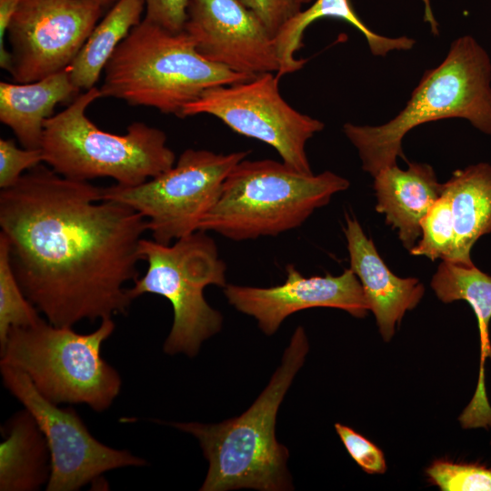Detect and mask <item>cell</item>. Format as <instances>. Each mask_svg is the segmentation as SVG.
I'll use <instances>...</instances> for the list:
<instances>
[{"label": "cell", "mask_w": 491, "mask_h": 491, "mask_svg": "<svg viewBox=\"0 0 491 491\" xmlns=\"http://www.w3.org/2000/svg\"><path fill=\"white\" fill-rule=\"evenodd\" d=\"M0 226L27 299L51 325L125 315L146 219L42 164L0 192Z\"/></svg>", "instance_id": "obj_1"}, {"label": "cell", "mask_w": 491, "mask_h": 491, "mask_svg": "<svg viewBox=\"0 0 491 491\" xmlns=\"http://www.w3.org/2000/svg\"><path fill=\"white\" fill-rule=\"evenodd\" d=\"M308 349L305 329L298 326L268 385L239 416L218 424L169 423L199 441L209 465L201 491L292 489L286 467L289 452L276 440L275 426L279 406Z\"/></svg>", "instance_id": "obj_2"}, {"label": "cell", "mask_w": 491, "mask_h": 491, "mask_svg": "<svg viewBox=\"0 0 491 491\" xmlns=\"http://www.w3.org/2000/svg\"><path fill=\"white\" fill-rule=\"evenodd\" d=\"M446 118H463L491 135V60L471 35L456 39L446 58L426 70L396 116L384 125L346 123L343 131L356 148L362 169L373 177L396 165L402 140L413 128Z\"/></svg>", "instance_id": "obj_3"}, {"label": "cell", "mask_w": 491, "mask_h": 491, "mask_svg": "<svg viewBox=\"0 0 491 491\" xmlns=\"http://www.w3.org/2000/svg\"><path fill=\"white\" fill-rule=\"evenodd\" d=\"M254 77L203 57L185 31L143 20L120 43L104 69L103 97L181 117L205 90Z\"/></svg>", "instance_id": "obj_4"}, {"label": "cell", "mask_w": 491, "mask_h": 491, "mask_svg": "<svg viewBox=\"0 0 491 491\" xmlns=\"http://www.w3.org/2000/svg\"><path fill=\"white\" fill-rule=\"evenodd\" d=\"M349 185L331 171L307 175L283 161L245 158L225 178L199 230L234 241L276 236L300 226Z\"/></svg>", "instance_id": "obj_5"}, {"label": "cell", "mask_w": 491, "mask_h": 491, "mask_svg": "<svg viewBox=\"0 0 491 491\" xmlns=\"http://www.w3.org/2000/svg\"><path fill=\"white\" fill-rule=\"evenodd\" d=\"M101 97L94 86L45 122L44 163L66 178L89 182L110 177L120 185H137L175 165V155L159 128L134 122L125 134L116 135L96 126L86 109Z\"/></svg>", "instance_id": "obj_6"}, {"label": "cell", "mask_w": 491, "mask_h": 491, "mask_svg": "<svg viewBox=\"0 0 491 491\" xmlns=\"http://www.w3.org/2000/svg\"><path fill=\"white\" fill-rule=\"evenodd\" d=\"M115 328L113 319L105 318L95 331L80 334L41 318L8 332L0 346V363L24 372L55 404H85L103 412L122 386L119 373L101 355L103 343Z\"/></svg>", "instance_id": "obj_7"}, {"label": "cell", "mask_w": 491, "mask_h": 491, "mask_svg": "<svg viewBox=\"0 0 491 491\" xmlns=\"http://www.w3.org/2000/svg\"><path fill=\"white\" fill-rule=\"evenodd\" d=\"M139 255L147 267L128 288L130 297L155 294L166 298L174 317L164 352L195 356L202 343L218 333L223 323L220 312L204 296L207 286H226V266L215 241L201 230L170 245L142 238Z\"/></svg>", "instance_id": "obj_8"}, {"label": "cell", "mask_w": 491, "mask_h": 491, "mask_svg": "<svg viewBox=\"0 0 491 491\" xmlns=\"http://www.w3.org/2000/svg\"><path fill=\"white\" fill-rule=\"evenodd\" d=\"M249 153L189 148L170 169L142 184L102 187V199L131 207L146 219L155 241L170 245L199 230L225 178Z\"/></svg>", "instance_id": "obj_9"}, {"label": "cell", "mask_w": 491, "mask_h": 491, "mask_svg": "<svg viewBox=\"0 0 491 491\" xmlns=\"http://www.w3.org/2000/svg\"><path fill=\"white\" fill-rule=\"evenodd\" d=\"M278 80L274 73H265L209 88L184 107L181 118L211 115L235 133L272 146L288 166L314 174L306 145L324 124L293 108L281 95Z\"/></svg>", "instance_id": "obj_10"}, {"label": "cell", "mask_w": 491, "mask_h": 491, "mask_svg": "<svg viewBox=\"0 0 491 491\" xmlns=\"http://www.w3.org/2000/svg\"><path fill=\"white\" fill-rule=\"evenodd\" d=\"M0 372L5 387L33 416L47 442L51 456L47 491H76L107 471L146 465L129 451L95 439L73 408H61L46 399L24 372L3 363Z\"/></svg>", "instance_id": "obj_11"}, {"label": "cell", "mask_w": 491, "mask_h": 491, "mask_svg": "<svg viewBox=\"0 0 491 491\" xmlns=\"http://www.w3.org/2000/svg\"><path fill=\"white\" fill-rule=\"evenodd\" d=\"M102 11L92 0H21L6 32L15 83L35 82L68 68Z\"/></svg>", "instance_id": "obj_12"}, {"label": "cell", "mask_w": 491, "mask_h": 491, "mask_svg": "<svg viewBox=\"0 0 491 491\" xmlns=\"http://www.w3.org/2000/svg\"><path fill=\"white\" fill-rule=\"evenodd\" d=\"M185 31L205 59L251 77L277 73L274 36L243 0H189Z\"/></svg>", "instance_id": "obj_13"}, {"label": "cell", "mask_w": 491, "mask_h": 491, "mask_svg": "<svg viewBox=\"0 0 491 491\" xmlns=\"http://www.w3.org/2000/svg\"><path fill=\"white\" fill-rule=\"evenodd\" d=\"M286 272V278L279 286L226 285L224 294L236 310L253 316L267 336L275 334L287 316L308 308H337L357 318L369 311L363 287L351 268L339 276L305 277L295 266L288 265Z\"/></svg>", "instance_id": "obj_14"}, {"label": "cell", "mask_w": 491, "mask_h": 491, "mask_svg": "<svg viewBox=\"0 0 491 491\" xmlns=\"http://www.w3.org/2000/svg\"><path fill=\"white\" fill-rule=\"evenodd\" d=\"M344 233L350 268L360 281L383 340L389 342L405 314L421 301L424 285L417 278H402L391 272L356 217L346 215Z\"/></svg>", "instance_id": "obj_15"}, {"label": "cell", "mask_w": 491, "mask_h": 491, "mask_svg": "<svg viewBox=\"0 0 491 491\" xmlns=\"http://www.w3.org/2000/svg\"><path fill=\"white\" fill-rule=\"evenodd\" d=\"M436 297L448 304L457 300L472 308L479 331V372L475 393L464 408L458 421L464 429L491 428V405L485 383V364L491 360V276L475 264L464 265L442 261L431 280Z\"/></svg>", "instance_id": "obj_16"}, {"label": "cell", "mask_w": 491, "mask_h": 491, "mask_svg": "<svg viewBox=\"0 0 491 491\" xmlns=\"http://www.w3.org/2000/svg\"><path fill=\"white\" fill-rule=\"evenodd\" d=\"M374 178L376 210L385 215L386 223L410 251L421 236L422 219L442 195L443 184L425 163H410L407 169L392 165Z\"/></svg>", "instance_id": "obj_17"}, {"label": "cell", "mask_w": 491, "mask_h": 491, "mask_svg": "<svg viewBox=\"0 0 491 491\" xmlns=\"http://www.w3.org/2000/svg\"><path fill=\"white\" fill-rule=\"evenodd\" d=\"M68 69L31 83L0 82V121L24 148L41 147L45 122L58 104L72 102L80 93Z\"/></svg>", "instance_id": "obj_18"}, {"label": "cell", "mask_w": 491, "mask_h": 491, "mask_svg": "<svg viewBox=\"0 0 491 491\" xmlns=\"http://www.w3.org/2000/svg\"><path fill=\"white\" fill-rule=\"evenodd\" d=\"M443 193L449 199L454 220L453 262L473 265L474 245L491 234V165L477 163L456 170L443 184Z\"/></svg>", "instance_id": "obj_19"}, {"label": "cell", "mask_w": 491, "mask_h": 491, "mask_svg": "<svg viewBox=\"0 0 491 491\" xmlns=\"http://www.w3.org/2000/svg\"><path fill=\"white\" fill-rule=\"evenodd\" d=\"M0 490L35 491L47 484L51 456L47 442L33 416L25 408L1 428Z\"/></svg>", "instance_id": "obj_20"}, {"label": "cell", "mask_w": 491, "mask_h": 491, "mask_svg": "<svg viewBox=\"0 0 491 491\" xmlns=\"http://www.w3.org/2000/svg\"><path fill=\"white\" fill-rule=\"evenodd\" d=\"M336 18L349 23L366 38L374 55H386L394 50H408L415 40L406 36L387 37L368 28L356 15L349 0H316L305 11H299L288 20L275 36V44L280 63L278 78L301 69L306 60L296 56L303 45V35L309 25L321 18Z\"/></svg>", "instance_id": "obj_21"}, {"label": "cell", "mask_w": 491, "mask_h": 491, "mask_svg": "<svg viewBox=\"0 0 491 491\" xmlns=\"http://www.w3.org/2000/svg\"><path fill=\"white\" fill-rule=\"evenodd\" d=\"M145 0H117L95 26L82 46L68 73L80 90L95 86L105 66L120 43L143 19Z\"/></svg>", "instance_id": "obj_22"}, {"label": "cell", "mask_w": 491, "mask_h": 491, "mask_svg": "<svg viewBox=\"0 0 491 491\" xmlns=\"http://www.w3.org/2000/svg\"><path fill=\"white\" fill-rule=\"evenodd\" d=\"M27 299L13 269L9 244L0 233V346L12 328L36 324L42 317Z\"/></svg>", "instance_id": "obj_23"}, {"label": "cell", "mask_w": 491, "mask_h": 491, "mask_svg": "<svg viewBox=\"0 0 491 491\" xmlns=\"http://www.w3.org/2000/svg\"><path fill=\"white\" fill-rule=\"evenodd\" d=\"M421 238L409 253L430 260L455 259V229L449 199L445 193L421 221Z\"/></svg>", "instance_id": "obj_24"}, {"label": "cell", "mask_w": 491, "mask_h": 491, "mask_svg": "<svg viewBox=\"0 0 491 491\" xmlns=\"http://www.w3.org/2000/svg\"><path fill=\"white\" fill-rule=\"evenodd\" d=\"M426 475L442 491H491V467L486 466L436 459Z\"/></svg>", "instance_id": "obj_25"}, {"label": "cell", "mask_w": 491, "mask_h": 491, "mask_svg": "<svg viewBox=\"0 0 491 491\" xmlns=\"http://www.w3.org/2000/svg\"><path fill=\"white\" fill-rule=\"evenodd\" d=\"M41 163L44 155L41 148H19L14 139H0V188L15 185L20 177Z\"/></svg>", "instance_id": "obj_26"}, {"label": "cell", "mask_w": 491, "mask_h": 491, "mask_svg": "<svg viewBox=\"0 0 491 491\" xmlns=\"http://www.w3.org/2000/svg\"><path fill=\"white\" fill-rule=\"evenodd\" d=\"M335 429L350 456L365 473H386L385 455L378 446L346 425L336 423Z\"/></svg>", "instance_id": "obj_27"}, {"label": "cell", "mask_w": 491, "mask_h": 491, "mask_svg": "<svg viewBox=\"0 0 491 491\" xmlns=\"http://www.w3.org/2000/svg\"><path fill=\"white\" fill-rule=\"evenodd\" d=\"M274 36L281 27L301 11L298 0H243Z\"/></svg>", "instance_id": "obj_28"}, {"label": "cell", "mask_w": 491, "mask_h": 491, "mask_svg": "<svg viewBox=\"0 0 491 491\" xmlns=\"http://www.w3.org/2000/svg\"><path fill=\"white\" fill-rule=\"evenodd\" d=\"M145 19L172 32L185 29L189 0H145Z\"/></svg>", "instance_id": "obj_29"}, {"label": "cell", "mask_w": 491, "mask_h": 491, "mask_svg": "<svg viewBox=\"0 0 491 491\" xmlns=\"http://www.w3.org/2000/svg\"><path fill=\"white\" fill-rule=\"evenodd\" d=\"M20 2L21 0H0V66L8 73L12 66V57L5 47V38L9 22Z\"/></svg>", "instance_id": "obj_30"}, {"label": "cell", "mask_w": 491, "mask_h": 491, "mask_svg": "<svg viewBox=\"0 0 491 491\" xmlns=\"http://www.w3.org/2000/svg\"><path fill=\"white\" fill-rule=\"evenodd\" d=\"M92 1H95V2L98 3L99 5H101L104 7L105 5H108L110 4H115L117 0H92Z\"/></svg>", "instance_id": "obj_31"}, {"label": "cell", "mask_w": 491, "mask_h": 491, "mask_svg": "<svg viewBox=\"0 0 491 491\" xmlns=\"http://www.w3.org/2000/svg\"><path fill=\"white\" fill-rule=\"evenodd\" d=\"M299 4L302 5L304 4H309L312 0H298Z\"/></svg>", "instance_id": "obj_32"}]
</instances>
